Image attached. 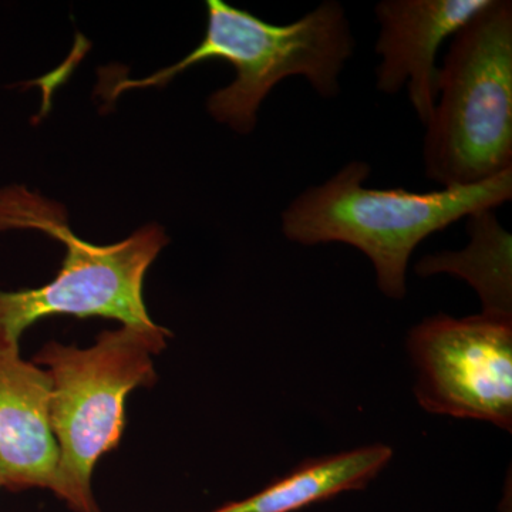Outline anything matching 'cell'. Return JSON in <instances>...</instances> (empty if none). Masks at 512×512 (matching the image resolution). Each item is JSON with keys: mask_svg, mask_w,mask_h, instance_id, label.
Instances as JSON below:
<instances>
[{"mask_svg": "<svg viewBox=\"0 0 512 512\" xmlns=\"http://www.w3.org/2000/svg\"><path fill=\"white\" fill-rule=\"evenodd\" d=\"M370 173V164L350 161L326 183L306 188L282 212V232L303 247L339 242L359 249L390 299L406 296L407 266L424 239L512 198V168L483 183L430 192L369 188Z\"/></svg>", "mask_w": 512, "mask_h": 512, "instance_id": "cell-1", "label": "cell"}, {"mask_svg": "<svg viewBox=\"0 0 512 512\" xmlns=\"http://www.w3.org/2000/svg\"><path fill=\"white\" fill-rule=\"evenodd\" d=\"M355 50L346 10L325 0L288 25L265 22L222 0L207 2V30L200 45L184 59L144 79H124L107 99L133 89L163 87L178 74L205 60H222L235 69L234 82L208 97V113L218 123L249 134L258 111L276 84L302 76L322 99L340 93V76Z\"/></svg>", "mask_w": 512, "mask_h": 512, "instance_id": "cell-2", "label": "cell"}, {"mask_svg": "<svg viewBox=\"0 0 512 512\" xmlns=\"http://www.w3.org/2000/svg\"><path fill=\"white\" fill-rule=\"evenodd\" d=\"M170 330L121 326L101 332L90 348L50 342L33 357L50 380V426L59 448L52 493L73 512H101L93 474L104 454L119 447L126 400L157 382L154 356Z\"/></svg>", "mask_w": 512, "mask_h": 512, "instance_id": "cell-3", "label": "cell"}, {"mask_svg": "<svg viewBox=\"0 0 512 512\" xmlns=\"http://www.w3.org/2000/svg\"><path fill=\"white\" fill-rule=\"evenodd\" d=\"M424 174L466 187L512 168V3L488 0L451 40L426 124Z\"/></svg>", "mask_w": 512, "mask_h": 512, "instance_id": "cell-4", "label": "cell"}, {"mask_svg": "<svg viewBox=\"0 0 512 512\" xmlns=\"http://www.w3.org/2000/svg\"><path fill=\"white\" fill-rule=\"evenodd\" d=\"M35 229L62 242V268L49 284L35 289H0V332L20 342L25 330L49 316L119 320L121 326L156 329L144 302V278L168 238L163 227L148 224L111 245L77 237L66 210L28 188H0V234Z\"/></svg>", "mask_w": 512, "mask_h": 512, "instance_id": "cell-5", "label": "cell"}, {"mask_svg": "<svg viewBox=\"0 0 512 512\" xmlns=\"http://www.w3.org/2000/svg\"><path fill=\"white\" fill-rule=\"evenodd\" d=\"M417 402L427 412L512 427V318L439 313L410 332Z\"/></svg>", "mask_w": 512, "mask_h": 512, "instance_id": "cell-6", "label": "cell"}, {"mask_svg": "<svg viewBox=\"0 0 512 512\" xmlns=\"http://www.w3.org/2000/svg\"><path fill=\"white\" fill-rule=\"evenodd\" d=\"M488 0H383L375 8L379 37L376 87L394 96L407 89L414 113L426 126L437 101V55L447 39Z\"/></svg>", "mask_w": 512, "mask_h": 512, "instance_id": "cell-7", "label": "cell"}, {"mask_svg": "<svg viewBox=\"0 0 512 512\" xmlns=\"http://www.w3.org/2000/svg\"><path fill=\"white\" fill-rule=\"evenodd\" d=\"M46 370L23 359L0 332V484L9 491H53L59 448L50 426Z\"/></svg>", "mask_w": 512, "mask_h": 512, "instance_id": "cell-8", "label": "cell"}, {"mask_svg": "<svg viewBox=\"0 0 512 512\" xmlns=\"http://www.w3.org/2000/svg\"><path fill=\"white\" fill-rule=\"evenodd\" d=\"M383 444L315 458L245 500L210 512H295L346 491L366 487L392 460Z\"/></svg>", "mask_w": 512, "mask_h": 512, "instance_id": "cell-9", "label": "cell"}, {"mask_svg": "<svg viewBox=\"0 0 512 512\" xmlns=\"http://www.w3.org/2000/svg\"><path fill=\"white\" fill-rule=\"evenodd\" d=\"M470 237L461 251L424 256L416 265L423 278L450 274L473 286L483 312L512 318V237L498 221L495 210H480L467 217Z\"/></svg>", "mask_w": 512, "mask_h": 512, "instance_id": "cell-10", "label": "cell"}, {"mask_svg": "<svg viewBox=\"0 0 512 512\" xmlns=\"http://www.w3.org/2000/svg\"><path fill=\"white\" fill-rule=\"evenodd\" d=\"M0 488H2V484H0Z\"/></svg>", "mask_w": 512, "mask_h": 512, "instance_id": "cell-11", "label": "cell"}]
</instances>
